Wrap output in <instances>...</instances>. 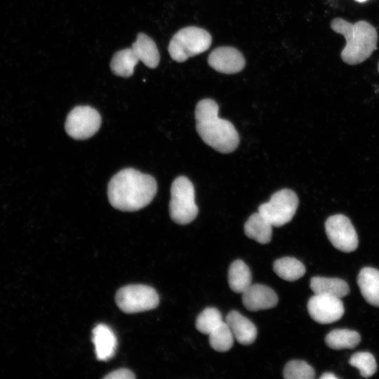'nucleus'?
Here are the masks:
<instances>
[{
	"mask_svg": "<svg viewBox=\"0 0 379 379\" xmlns=\"http://www.w3.org/2000/svg\"><path fill=\"white\" fill-rule=\"evenodd\" d=\"M273 270L280 278L289 281L301 278L305 273V265L292 257H284L275 260Z\"/></svg>",
	"mask_w": 379,
	"mask_h": 379,
	"instance_id": "nucleus-22",
	"label": "nucleus"
},
{
	"mask_svg": "<svg viewBox=\"0 0 379 379\" xmlns=\"http://www.w3.org/2000/svg\"><path fill=\"white\" fill-rule=\"evenodd\" d=\"M338 378L333 373H324L320 376V379H336Z\"/></svg>",
	"mask_w": 379,
	"mask_h": 379,
	"instance_id": "nucleus-28",
	"label": "nucleus"
},
{
	"mask_svg": "<svg viewBox=\"0 0 379 379\" xmlns=\"http://www.w3.org/2000/svg\"><path fill=\"white\" fill-rule=\"evenodd\" d=\"M139 62L131 48L122 49L113 55L110 62L112 72L122 77H129L134 72V68Z\"/></svg>",
	"mask_w": 379,
	"mask_h": 379,
	"instance_id": "nucleus-20",
	"label": "nucleus"
},
{
	"mask_svg": "<svg viewBox=\"0 0 379 379\" xmlns=\"http://www.w3.org/2000/svg\"><path fill=\"white\" fill-rule=\"evenodd\" d=\"M357 284L365 300L379 307V270L370 267L362 268L357 277Z\"/></svg>",
	"mask_w": 379,
	"mask_h": 379,
	"instance_id": "nucleus-15",
	"label": "nucleus"
},
{
	"mask_svg": "<svg viewBox=\"0 0 379 379\" xmlns=\"http://www.w3.org/2000/svg\"><path fill=\"white\" fill-rule=\"evenodd\" d=\"M356 1H358V2H360V3H362V2H364L367 0H355Z\"/></svg>",
	"mask_w": 379,
	"mask_h": 379,
	"instance_id": "nucleus-29",
	"label": "nucleus"
},
{
	"mask_svg": "<svg viewBox=\"0 0 379 379\" xmlns=\"http://www.w3.org/2000/svg\"><path fill=\"white\" fill-rule=\"evenodd\" d=\"M101 117L90 106H77L68 114L65 131L74 139L85 140L93 136L100 128Z\"/></svg>",
	"mask_w": 379,
	"mask_h": 379,
	"instance_id": "nucleus-8",
	"label": "nucleus"
},
{
	"mask_svg": "<svg viewBox=\"0 0 379 379\" xmlns=\"http://www.w3.org/2000/svg\"><path fill=\"white\" fill-rule=\"evenodd\" d=\"M349 364L358 368L364 378L372 376L377 370L376 361L372 354L368 352H359L353 354Z\"/></svg>",
	"mask_w": 379,
	"mask_h": 379,
	"instance_id": "nucleus-25",
	"label": "nucleus"
},
{
	"mask_svg": "<svg viewBox=\"0 0 379 379\" xmlns=\"http://www.w3.org/2000/svg\"><path fill=\"white\" fill-rule=\"evenodd\" d=\"M377 69H378V73H379V61H378V63Z\"/></svg>",
	"mask_w": 379,
	"mask_h": 379,
	"instance_id": "nucleus-30",
	"label": "nucleus"
},
{
	"mask_svg": "<svg viewBox=\"0 0 379 379\" xmlns=\"http://www.w3.org/2000/svg\"><path fill=\"white\" fill-rule=\"evenodd\" d=\"M211 41V36L206 30L190 26L180 29L173 35L168 50L173 60L182 62L208 50Z\"/></svg>",
	"mask_w": 379,
	"mask_h": 379,
	"instance_id": "nucleus-4",
	"label": "nucleus"
},
{
	"mask_svg": "<svg viewBox=\"0 0 379 379\" xmlns=\"http://www.w3.org/2000/svg\"><path fill=\"white\" fill-rule=\"evenodd\" d=\"M361 341L359 333L349 329H335L325 338L327 346L333 350L353 349Z\"/></svg>",
	"mask_w": 379,
	"mask_h": 379,
	"instance_id": "nucleus-21",
	"label": "nucleus"
},
{
	"mask_svg": "<svg viewBox=\"0 0 379 379\" xmlns=\"http://www.w3.org/2000/svg\"><path fill=\"white\" fill-rule=\"evenodd\" d=\"M330 26L333 32L345 39L346 44L340 57L347 65H354L364 62L376 49L378 33L368 22L359 20L351 23L341 18H335Z\"/></svg>",
	"mask_w": 379,
	"mask_h": 379,
	"instance_id": "nucleus-3",
	"label": "nucleus"
},
{
	"mask_svg": "<svg viewBox=\"0 0 379 379\" xmlns=\"http://www.w3.org/2000/svg\"><path fill=\"white\" fill-rule=\"evenodd\" d=\"M134 373L126 368H120L114 371L104 377L105 379H134Z\"/></svg>",
	"mask_w": 379,
	"mask_h": 379,
	"instance_id": "nucleus-27",
	"label": "nucleus"
},
{
	"mask_svg": "<svg viewBox=\"0 0 379 379\" xmlns=\"http://www.w3.org/2000/svg\"><path fill=\"white\" fill-rule=\"evenodd\" d=\"M115 300L119 308L128 314L150 310L156 308L159 303L156 290L142 284L121 287L116 293Z\"/></svg>",
	"mask_w": 379,
	"mask_h": 379,
	"instance_id": "nucleus-6",
	"label": "nucleus"
},
{
	"mask_svg": "<svg viewBox=\"0 0 379 379\" xmlns=\"http://www.w3.org/2000/svg\"><path fill=\"white\" fill-rule=\"evenodd\" d=\"M208 63L215 70L223 74H235L245 66L243 55L234 47L215 48L208 55Z\"/></svg>",
	"mask_w": 379,
	"mask_h": 379,
	"instance_id": "nucleus-11",
	"label": "nucleus"
},
{
	"mask_svg": "<svg viewBox=\"0 0 379 379\" xmlns=\"http://www.w3.org/2000/svg\"><path fill=\"white\" fill-rule=\"evenodd\" d=\"M157 191V184L152 175L128 168L111 178L107 196L114 208L122 211H135L147 206Z\"/></svg>",
	"mask_w": 379,
	"mask_h": 379,
	"instance_id": "nucleus-1",
	"label": "nucleus"
},
{
	"mask_svg": "<svg viewBox=\"0 0 379 379\" xmlns=\"http://www.w3.org/2000/svg\"><path fill=\"white\" fill-rule=\"evenodd\" d=\"M131 48L139 61L143 62L147 67L153 69L158 66L160 56L157 46L147 34L139 33Z\"/></svg>",
	"mask_w": 379,
	"mask_h": 379,
	"instance_id": "nucleus-16",
	"label": "nucleus"
},
{
	"mask_svg": "<svg viewBox=\"0 0 379 379\" xmlns=\"http://www.w3.org/2000/svg\"><path fill=\"white\" fill-rule=\"evenodd\" d=\"M92 340L98 360L107 361L114 355L117 345V337L108 326L98 324L93 330Z\"/></svg>",
	"mask_w": 379,
	"mask_h": 379,
	"instance_id": "nucleus-13",
	"label": "nucleus"
},
{
	"mask_svg": "<svg viewBox=\"0 0 379 379\" xmlns=\"http://www.w3.org/2000/svg\"><path fill=\"white\" fill-rule=\"evenodd\" d=\"M326 234L332 245L339 251L350 253L358 247V236L350 220L343 214L328 217L324 224Z\"/></svg>",
	"mask_w": 379,
	"mask_h": 379,
	"instance_id": "nucleus-9",
	"label": "nucleus"
},
{
	"mask_svg": "<svg viewBox=\"0 0 379 379\" xmlns=\"http://www.w3.org/2000/svg\"><path fill=\"white\" fill-rule=\"evenodd\" d=\"M310 288L314 294L327 295L339 298L347 295L350 287L346 281L339 278L314 277L310 280Z\"/></svg>",
	"mask_w": 379,
	"mask_h": 379,
	"instance_id": "nucleus-17",
	"label": "nucleus"
},
{
	"mask_svg": "<svg viewBox=\"0 0 379 379\" xmlns=\"http://www.w3.org/2000/svg\"><path fill=\"white\" fill-rule=\"evenodd\" d=\"M283 375L286 379H314L315 371L305 361L292 360L286 364Z\"/></svg>",
	"mask_w": 379,
	"mask_h": 379,
	"instance_id": "nucleus-26",
	"label": "nucleus"
},
{
	"mask_svg": "<svg viewBox=\"0 0 379 379\" xmlns=\"http://www.w3.org/2000/svg\"><path fill=\"white\" fill-rule=\"evenodd\" d=\"M234 338L241 345L252 344L257 337L255 326L236 310L230 311L225 319Z\"/></svg>",
	"mask_w": 379,
	"mask_h": 379,
	"instance_id": "nucleus-14",
	"label": "nucleus"
},
{
	"mask_svg": "<svg viewBox=\"0 0 379 379\" xmlns=\"http://www.w3.org/2000/svg\"><path fill=\"white\" fill-rule=\"evenodd\" d=\"M222 314L215 307L204 309L197 317L195 326L203 334H210L222 322Z\"/></svg>",
	"mask_w": 379,
	"mask_h": 379,
	"instance_id": "nucleus-24",
	"label": "nucleus"
},
{
	"mask_svg": "<svg viewBox=\"0 0 379 379\" xmlns=\"http://www.w3.org/2000/svg\"><path fill=\"white\" fill-rule=\"evenodd\" d=\"M208 336L211 347L218 352H226L232 347L234 336L225 321H222Z\"/></svg>",
	"mask_w": 379,
	"mask_h": 379,
	"instance_id": "nucleus-23",
	"label": "nucleus"
},
{
	"mask_svg": "<svg viewBox=\"0 0 379 379\" xmlns=\"http://www.w3.org/2000/svg\"><path fill=\"white\" fill-rule=\"evenodd\" d=\"M219 107L212 99L200 100L195 108L197 131L202 140L221 153H230L238 147L239 138L234 125L218 117Z\"/></svg>",
	"mask_w": 379,
	"mask_h": 379,
	"instance_id": "nucleus-2",
	"label": "nucleus"
},
{
	"mask_svg": "<svg viewBox=\"0 0 379 379\" xmlns=\"http://www.w3.org/2000/svg\"><path fill=\"white\" fill-rule=\"evenodd\" d=\"M198 211L192 182L185 176L176 178L171 187V218L177 224L187 225L196 218Z\"/></svg>",
	"mask_w": 379,
	"mask_h": 379,
	"instance_id": "nucleus-5",
	"label": "nucleus"
},
{
	"mask_svg": "<svg viewBox=\"0 0 379 379\" xmlns=\"http://www.w3.org/2000/svg\"><path fill=\"white\" fill-rule=\"evenodd\" d=\"M299 200L291 190L283 189L274 193L270 199L260 205L258 212L274 227L289 222L296 213Z\"/></svg>",
	"mask_w": 379,
	"mask_h": 379,
	"instance_id": "nucleus-7",
	"label": "nucleus"
},
{
	"mask_svg": "<svg viewBox=\"0 0 379 379\" xmlns=\"http://www.w3.org/2000/svg\"><path fill=\"white\" fill-rule=\"evenodd\" d=\"M307 310L315 321L327 324L339 320L344 314V305L340 298L314 294L307 302Z\"/></svg>",
	"mask_w": 379,
	"mask_h": 379,
	"instance_id": "nucleus-10",
	"label": "nucleus"
},
{
	"mask_svg": "<svg viewBox=\"0 0 379 379\" xmlns=\"http://www.w3.org/2000/svg\"><path fill=\"white\" fill-rule=\"evenodd\" d=\"M242 302L250 311L267 310L275 307L278 297L270 287L262 284H251L242 293Z\"/></svg>",
	"mask_w": 379,
	"mask_h": 379,
	"instance_id": "nucleus-12",
	"label": "nucleus"
},
{
	"mask_svg": "<svg viewBox=\"0 0 379 379\" xmlns=\"http://www.w3.org/2000/svg\"><path fill=\"white\" fill-rule=\"evenodd\" d=\"M272 224L258 211L253 213L244 225V233L260 244H267L272 234Z\"/></svg>",
	"mask_w": 379,
	"mask_h": 379,
	"instance_id": "nucleus-18",
	"label": "nucleus"
},
{
	"mask_svg": "<svg viewBox=\"0 0 379 379\" xmlns=\"http://www.w3.org/2000/svg\"><path fill=\"white\" fill-rule=\"evenodd\" d=\"M252 275L248 265L241 260L232 262L228 270V283L235 293H243L251 285Z\"/></svg>",
	"mask_w": 379,
	"mask_h": 379,
	"instance_id": "nucleus-19",
	"label": "nucleus"
}]
</instances>
